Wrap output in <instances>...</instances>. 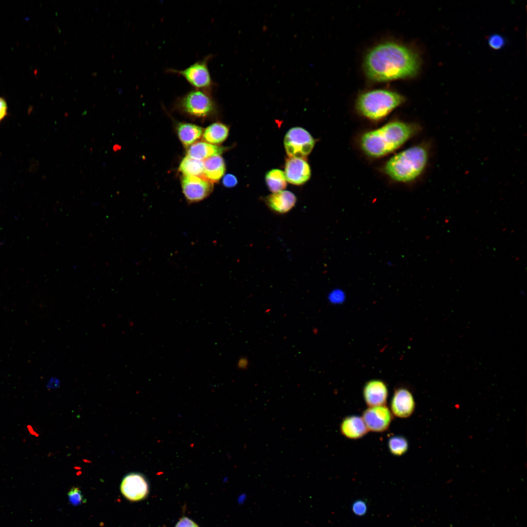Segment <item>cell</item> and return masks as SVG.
I'll list each match as a JSON object with an SVG mask.
<instances>
[{"label": "cell", "mask_w": 527, "mask_h": 527, "mask_svg": "<svg viewBox=\"0 0 527 527\" xmlns=\"http://www.w3.org/2000/svg\"><path fill=\"white\" fill-rule=\"evenodd\" d=\"M405 101L400 93L387 89H376L361 93L355 101V109L363 118L371 122L384 120Z\"/></svg>", "instance_id": "277c9868"}, {"label": "cell", "mask_w": 527, "mask_h": 527, "mask_svg": "<svg viewBox=\"0 0 527 527\" xmlns=\"http://www.w3.org/2000/svg\"><path fill=\"white\" fill-rule=\"evenodd\" d=\"M430 158V144L422 142L391 156L383 164L381 172L393 182L412 183L424 174Z\"/></svg>", "instance_id": "3957f363"}, {"label": "cell", "mask_w": 527, "mask_h": 527, "mask_svg": "<svg viewBox=\"0 0 527 527\" xmlns=\"http://www.w3.org/2000/svg\"><path fill=\"white\" fill-rule=\"evenodd\" d=\"M174 527H199L192 519L186 516H182L178 521Z\"/></svg>", "instance_id": "484cf974"}, {"label": "cell", "mask_w": 527, "mask_h": 527, "mask_svg": "<svg viewBox=\"0 0 527 527\" xmlns=\"http://www.w3.org/2000/svg\"><path fill=\"white\" fill-rule=\"evenodd\" d=\"M177 106L183 112L196 117H205L213 113L215 103L211 93L193 89L179 98Z\"/></svg>", "instance_id": "8992f818"}, {"label": "cell", "mask_w": 527, "mask_h": 527, "mask_svg": "<svg viewBox=\"0 0 527 527\" xmlns=\"http://www.w3.org/2000/svg\"><path fill=\"white\" fill-rule=\"evenodd\" d=\"M362 418L368 430L381 432L389 427L392 414L385 405L368 407L363 412Z\"/></svg>", "instance_id": "30bf717a"}, {"label": "cell", "mask_w": 527, "mask_h": 527, "mask_svg": "<svg viewBox=\"0 0 527 527\" xmlns=\"http://www.w3.org/2000/svg\"><path fill=\"white\" fill-rule=\"evenodd\" d=\"M415 403L411 392L405 387L396 389L390 402V411L396 417L405 418L414 412Z\"/></svg>", "instance_id": "7c38bea8"}, {"label": "cell", "mask_w": 527, "mask_h": 527, "mask_svg": "<svg viewBox=\"0 0 527 527\" xmlns=\"http://www.w3.org/2000/svg\"><path fill=\"white\" fill-rule=\"evenodd\" d=\"M421 66L422 59L417 51L393 41L373 47L364 63L366 76L375 82L413 78L419 74Z\"/></svg>", "instance_id": "6da1fadb"}, {"label": "cell", "mask_w": 527, "mask_h": 527, "mask_svg": "<svg viewBox=\"0 0 527 527\" xmlns=\"http://www.w3.org/2000/svg\"><path fill=\"white\" fill-rule=\"evenodd\" d=\"M181 182L184 196L190 203L205 199L213 189V183L202 177L183 175Z\"/></svg>", "instance_id": "9c48e42d"}, {"label": "cell", "mask_w": 527, "mask_h": 527, "mask_svg": "<svg viewBox=\"0 0 527 527\" xmlns=\"http://www.w3.org/2000/svg\"><path fill=\"white\" fill-rule=\"evenodd\" d=\"M203 132L202 127L191 123H181L177 127L179 138L185 146L193 144L202 136Z\"/></svg>", "instance_id": "ac0fdd59"}, {"label": "cell", "mask_w": 527, "mask_h": 527, "mask_svg": "<svg viewBox=\"0 0 527 527\" xmlns=\"http://www.w3.org/2000/svg\"><path fill=\"white\" fill-rule=\"evenodd\" d=\"M8 107L5 100L0 97V122L4 120L7 115Z\"/></svg>", "instance_id": "83f0119b"}, {"label": "cell", "mask_w": 527, "mask_h": 527, "mask_svg": "<svg viewBox=\"0 0 527 527\" xmlns=\"http://www.w3.org/2000/svg\"><path fill=\"white\" fill-rule=\"evenodd\" d=\"M489 46L493 50H500L505 46L507 41L504 37L500 34H494L489 36L487 39Z\"/></svg>", "instance_id": "603a6c76"}, {"label": "cell", "mask_w": 527, "mask_h": 527, "mask_svg": "<svg viewBox=\"0 0 527 527\" xmlns=\"http://www.w3.org/2000/svg\"><path fill=\"white\" fill-rule=\"evenodd\" d=\"M284 173L286 181L300 185L309 180L311 171L305 158L288 157L285 161Z\"/></svg>", "instance_id": "8fae6325"}, {"label": "cell", "mask_w": 527, "mask_h": 527, "mask_svg": "<svg viewBox=\"0 0 527 527\" xmlns=\"http://www.w3.org/2000/svg\"><path fill=\"white\" fill-rule=\"evenodd\" d=\"M225 148L204 142H198L190 145L187 151V156L193 159L203 161L223 153Z\"/></svg>", "instance_id": "2e32d148"}, {"label": "cell", "mask_w": 527, "mask_h": 527, "mask_svg": "<svg viewBox=\"0 0 527 527\" xmlns=\"http://www.w3.org/2000/svg\"><path fill=\"white\" fill-rule=\"evenodd\" d=\"M122 494L127 500L136 502L145 499L149 492L148 483L141 473L133 472L126 475L121 485Z\"/></svg>", "instance_id": "ba28073f"}, {"label": "cell", "mask_w": 527, "mask_h": 527, "mask_svg": "<svg viewBox=\"0 0 527 527\" xmlns=\"http://www.w3.org/2000/svg\"><path fill=\"white\" fill-rule=\"evenodd\" d=\"M223 183L226 187H233L237 184L238 180L234 175L228 174L223 177Z\"/></svg>", "instance_id": "4316f807"}, {"label": "cell", "mask_w": 527, "mask_h": 527, "mask_svg": "<svg viewBox=\"0 0 527 527\" xmlns=\"http://www.w3.org/2000/svg\"><path fill=\"white\" fill-rule=\"evenodd\" d=\"M203 178L211 182L218 181L224 175L225 165L223 158L220 156H214L203 161Z\"/></svg>", "instance_id": "e0dca14e"}, {"label": "cell", "mask_w": 527, "mask_h": 527, "mask_svg": "<svg viewBox=\"0 0 527 527\" xmlns=\"http://www.w3.org/2000/svg\"><path fill=\"white\" fill-rule=\"evenodd\" d=\"M248 365V361L245 358L240 359L238 362V366L240 368H245Z\"/></svg>", "instance_id": "f546056e"}, {"label": "cell", "mask_w": 527, "mask_h": 527, "mask_svg": "<svg viewBox=\"0 0 527 527\" xmlns=\"http://www.w3.org/2000/svg\"><path fill=\"white\" fill-rule=\"evenodd\" d=\"M265 180L268 188L273 193L283 190L287 185L284 173L278 169L268 171L265 174Z\"/></svg>", "instance_id": "ffe728a7"}, {"label": "cell", "mask_w": 527, "mask_h": 527, "mask_svg": "<svg viewBox=\"0 0 527 527\" xmlns=\"http://www.w3.org/2000/svg\"><path fill=\"white\" fill-rule=\"evenodd\" d=\"M229 128L225 124L216 122L207 127L203 132V139L207 143L218 144L223 142L227 138Z\"/></svg>", "instance_id": "d6986e66"}, {"label": "cell", "mask_w": 527, "mask_h": 527, "mask_svg": "<svg viewBox=\"0 0 527 527\" xmlns=\"http://www.w3.org/2000/svg\"><path fill=\"white\" fill-rule=\"evenodd\" d=\"M315 140L305 129L294 127L286 133L284 145L288 157L304 158L312 151Z\"/></svg>", "instance_id": "52a82bcc"}, {"label": "cell", "mask_w": 527, "mask_h": 527, "mask_svg": "<svg viewBox=\"0 0 527 527\" xmlns=\"http://www.w3.org/2000/svg\"><path fill=\"white\" fill-rule=\"evenodd\" d=\"M352 510L356 515L363 516L367 511V505L364 500H356L352 505Z\"/></svg>", "instance_id": "d4e9b609"}, {"label": "cell", "mask_w": 527, "mask_h": 527, "mask_svg": "<svg viewBox=\"0 0 527 527\" xmlns=\"http://www.w3.org/2000/svg\"><path fill=\"white\" fill-rule=\"evenodd\" d=\"M341 433L345 437L358 439L364 436L368 430L362 417L352 415L345 417L340 424Z\"/></svg>", "instance_id": "9a60e30c"}, {"label": "cell", "mask_w": 527, "mask_h": 527, "mask_svg": "<svg viewBox=\"0 0 527 527\" xmlns=\"http://www.w3.org/2000/svg\"><path fill=\"white\" fill-rule=\"evenodd\" d=\"M69 501L72 505L78 506L85 502L81 492L77 487H72L68 493Z\"/></svg>", "instance_id": "cb8c5ba5"}, {"label": "cell", "mask_w": 527, "mask_h": 527, "mask_svg": "<svg viewBox=\"0 0 527 527\" xmlns=\"http://www.w3.org/2000/svg\"><path fill=\"white\" fill-rule=\"evenodd\" d=\"M388 446L391 454L399 456L406 453L408 449V444L405 437L395 436L389 439Z\"/></svg>", "instance_id": "7402d4cb"}, {"label": "cell", "mask_w": 527, "mask_h": 527, "mask_svg": "<svg viewBox=\"0 0 527 527\" xmlns=\"http://www.w3.org/2000/svg\"><path fill=\"white\" fill-rule=\"evenodd\" d=\"M344 293L339 289L333 290L329 294V298L331 302H337L343 299Z\"/></svg>", "instance_id": "f1b7e54d"}, {"label": "cell", "mask_w": 527, "mask_h": 527, "mask_svg": "<svg viewBox=\"0 0 527 527\" xmlns=\"http://www.w3.org/2000/svg\"><path fill=\"white\" fill-rule=\"evenodd\" d=\"M387 396V387L382 380H370L363 388L364 399L368 407L385 405Z\"/></svg>", "instance_id": "4fadbf2b"}, {"label": "cell", "mask_w": 527, "mask_h": 527, "mask_svg": "<svg viewBox=\"0 0 527 527\" xmlns=\"http://www.w3.org/2000/svg\"><path fill=\"white\" fill-rule=\"evenodd\" d=\"M264 200L269 209L278 214H284L289 211L297 201L296 196L287 190L273 193L266 197Z\"/></svg>", "instance_id": "5bb4252c"}, {"label": "cell", "mask_w": 527, "mask_h": 527, "mask_svg": "<svg viewBox=\"0 0 527 527\" xmlns=\"http://www.w3.org/2000/svg\"><path fill=\"white\" fill-rule=\"evenodd\" d=\"M212 57V55H209L183 69L169 68L167 71L182 77L195 89L211 93L215 86L208 65Z\"/></svg>", "instance_id": "5b68a950"}, {"label": "cell", "mask_w": 527, "mask_h": 527, "mask_svg": "<svg viewBox=\"0 0 527 527\" xmlns=\"http://www.w3.org/2000/svg\"><path fill=\"white\" fill-rule=\"evenodd\" d=\"M421 130V125L417 122L393 120L362 133L358 143L365 156L380 159L398 150Z\"/></svg>", "instance_id": "7a4b0ae2"}, {"label": "cell", "mask_w": 527, "mask_h": 527, "mask_svg": "<svg viewBox=\"0 0 527 527\" xmlns=\"http://www.w3.org/2000/svg\"><path fill=\"white\" fill-rule=\"evenodd\" d=\"M179 170L183 176L203 178L204 170L203 161L186 156L181 161Z\"/></svg>", "instance_id": "44dd1931"}]
</instances>
